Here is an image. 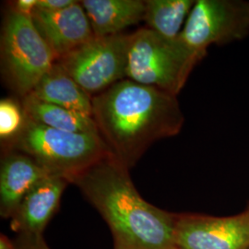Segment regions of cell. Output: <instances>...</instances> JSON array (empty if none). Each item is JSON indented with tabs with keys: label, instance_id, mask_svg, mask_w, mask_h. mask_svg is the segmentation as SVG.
Wrapping results in <instances>:
<instances>
[{
	"label": "cell",
	"instance_id": "obj_1",
	"mask_svg": "<svg viewBox=\"0 0 249 249\" xmlns=\"http://www.w3.org/2000/svg\"><path fill=\"white\" fill-rule=\"evenodd\" d=\"M91 104L109 154L128 169L151 144L178 135L185 121L176 95L128 79L93 96Z\"/></svg>",
	"mask_w": 249,
	"mask_h": 249
},
{
	"label": "cell",
	"instance_id": "obj_2",
	"mask_svg": "<svg viewBox=\"0 0 249 249\" xmlns=\"http://www.w3.org/2000/svg\"><path fill=\"white\" fill-rule=\"evenodd\" d=\"M73 183L105 219L115 249H176L177 214L147 202L126 168L110 154Z\"/></svg>",
	"mask_w": 249,
	"mask_h": 249
},
{
	"label": "cell",
	"instance_id": "obj_3",
	"mask_svg": "<svg viewBox=\"0 0 249 249\" xmlns=\"http://www.w3.org/2000/svg\"><path fill=\"white\" fill-rule=\"evenodd\" d=\"M9 148L31 157L48 176L69 183L109 154L99 134L61 131L26 116L21 131Z\"/></svg>",
	"mask_w": 249,
	"mask_h": 249
},
{
	"label": "cell",
	"instance_id": "obj_4",
	"mask_svg": "<svg viewBox=\"0 0 249 249\" xmlns=\"http://www.w3.org/2000/svg\"><path fill=\"white\" fill-rule=\"evenodd\" d=\"M199 60L180 42L169 41L145 27L129 35L126 79L176 96Z\"/></svg>",
	"mask_w": 249,
	"mask_h": 249
},
{
	"label": "cell",
	"instance_id": "obj_5",
	"mask_svg": "<svg viewBox=\"0 0 249 249\" xmlns=\"http://www.w3.org/2000/svg\"><path fill=\"white\" fill-rule=\"evenodd\" d=\"M55 62L32 17L9 9L1 33V65L12 89L25 97Z\"/></svg>",
	"mask_w": 249,
	"mask_h": 249
},
{
	"label": "cell",
	"instance_id": "obj_6",
	"mask_svg": "<svg viewBox=\"0 0 249 249\" xmlns=\"http://www.w3.org/2000/svg\"><path fill=\"white\" fill-rule=\"evenodd\" d=\"M249 35V2L196 0L179 40L200 61L209 46L241 41Z\"/></svg>",
	"mask_w": 249,
	"mask_h": 249
},
{
	"label": "cell",
	"instance_id": "obj_7",
	"mask_svg": "<svg viewBox=\"0 0 249 249\" xmlns=\"http://www.w3.org/2000/svg\"><path fill=\"white\" fill-rule=\"evenodd\" d=\"M128 42L122 34L94 36L57 62L92 98L126 79Z\"/></svg>",
	"mask_w": 249,
	"mask_h": 249
},
{
	"label": "cell",
	"instance_id": "obj_8",
	"mask_svg": "<svg viewBox=\"0 0 249 249\" xmlns=\"http://www.w3.org/2000/svg\"><path fill=\"white\" fill-rule=\"evenodd\" d=\"M249 246V207L227 217L177 214L176 249H246Z\"/></svg>",
	"mask_w": 249,
	"mask_h": 249
},
{
	"label": "cell",
	"instance_id": "obj_9",
	"mask_svg": "<svg viewBox=\"0 0 249 249\" xmlns=\"http://www.w3.org/2000/svg\"><path fill=\"white\" fill-rule=\"evenodd\" d=\"M32 19L53 51L56 61L94 37L80 1L56 12L36 9Z\"/></svg>",
	"mask_w": 249,
	"mask_h": 249
},
{
	"label": "cell",
	"instance_id": "obj_10",
	"mask_svg": "<svg viewBox=\"0 0 249 249\" xmlns=\"http://www.w3.org/2000/svg\"><path fill=\"white\" fill-rule=\"evenodd\" d=\"M69 182L47 176L27 194L11 218V228L18 234L42 235L55 213Z\"/></svg>",
	"mask_w": 249,
	"mask_h": 249
},
{
	"label": "cell",
	"instance_id": "obj_11",
	"mask_svg": "<svg viewBox=\"0 0 249 249\" xmlns=\"http://www.w3.org/2000/svg\"><path fill=\"white\" fill-rule=\"evenodd\" d=\"M47 176L31 157L17 151L8 152L0 168L1 217L12 218L30 190Z\"/></svg>",
	"mask_w": 249,
	"mask_h": 249
},
{
	"label": "cell",
	"instance_id": "obj_12",
	"mask_svg": "<svg viewBox=\"0 0 249 249\" xmlns=\"http://www.w3.org/2000/svg\"><path fill=\"white\" fill-rule=\"evenodd\" d=\"M96 37L116 36L144 19L146 5L142 0L80 1Z\"/></svg>",
	"mask_w": 249,
	"mask_h": 249
},
{
	"label": "cell",
	"instance_id": "obj_13",
	"mask_svg": "<svg viewBox=\"0 0 249 249\" xmlns=\"http://www.w3.org/2000/svg\"><path fill=\"white\" fill-rule=\"evenodd\" d=\"M31 94L46 103L92 116L91 97L57 61L39 80Z\"/></svg>",
	"mask_w": 249,
	"mask_h": 249
},
{
	"label": "cell",
	"instance_id": "obj_14",
	"mask_svg": "<svg viewBox=\"0 0 249 249\" xmlns=\"http://www.w3.org/2000/svg\"><path fill=\"white\" fill-rule=\"evenodd\" d=\"M21 107L27 118L38 124L67 132L99 134L92 116L46 103L31 93L22 98Z\"/></svg>",
	"mask_w": 249,
	"mask_h": 249
},
{
	"label": "cell",
	"instance_id": "obj_15",
	"mask_svg": "<svg viewBox=\"0 0 249 249\" xmlns=\"http://www.w3.org/2000/svg\"><path fill=\"white\" fill-rule=\"evenodd\" d=\"M196 1L194 0H147L144 20L147 28L159 36L176 41L181 27L188 17Z\"/></svg>",
	"mask_w": 249,
	"mask_h": 249
},
{
	"label": "cell",
	"instance_id": "obj_16",
	"mask_svg": "<svg viewBox=\"0 0 249 249\" xmlns=\"http://www.w3.org/2000/svg\"><path fill=\"white\" fill-rule=\"evenodd\" d=\"M25 122V115L13 99L0 101V139L2 142H12L21 131Z\"/></svg>",
	"mask_w": 249,
	"mask_h": 249
},
{
	"label": "cell",
	"instance_id": "obj_17",
	"mask_svg": "<svg viewBox=\"0 0 249 249\" xmlns=\"http://www.w3.org/2000/svg\"><path fill=\"white\" fill-rule=\"evenodd\" d=\"M13 243L15 249H50L45 244L43 235L18 234Z\"/></svg>",
	"mask_w": 249,
	"mask_h": 249
},
{
	"label": "cell",
	"instance_id": "obj_18",
	"mask_svg": "<svg viewBox=\"0 0 249 249\" xmlns=\"http://www.w3.org/2000/svg\"><path fill=\"white\" fill-rule=\"evenodd\" d=\"M76 0H37L36 9L48 12H56L75 4Z\"/></svg>",
	"mask_w": 249,
	"mask_h": 249
},
{
	"label": "cell",
	"instance_id": "obj_19",
	"mask_svg": "<svg viewBox=\"0 0 249 249\" xmlns=\"http://www.w3.org/2000/svg\"><path fill=\"white\" fill-rule=\"evenodd\" d=\"M36 5L37 0H17L12 2L11 9L19 14L32 17L33 13L36 9Z\"/></svg>",
	"mask_w": 249,
	"mask_h": 249
},
{
	"label": "cell",
	"instance_id": "obj_20",
	"mask_svg": "<svg viewBox=\"0 0 249 249\" xmlns=\"http://www.w3.org/2000/svg\"><path fill=\"white\" fill-rule=\"evenodd\" d=\"M0 249H15L13 241L9 240L7 236L2 234L0 238Z\"/></svg>",
	"mask_w": 249,
	"mask_h": 249
},
{
	"label": "cell",
	"instance_id": "obj_21",
	"mask_svg": "<svg viewBox=\"0 0 249 249\" xmlns=\"http://www.w3.org/2000/svg\"><path fill=\"white\" fill-rule=\"evenodd\" d=\"M249 249V247H248V248H247V249Z\"/></svg>",
	"mask_w": 249,
	"mask_h": 249
}]
</instances>
